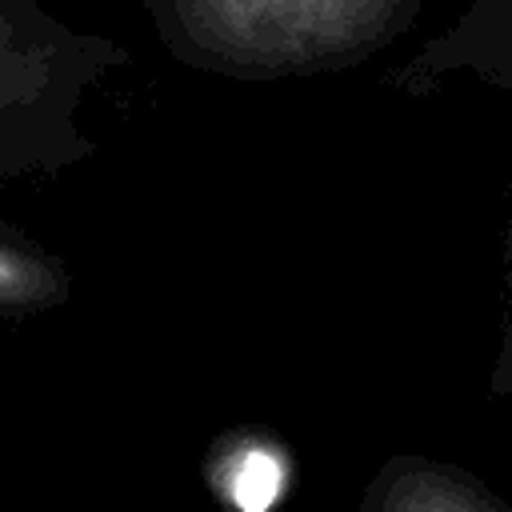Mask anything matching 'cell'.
<instances>
[{"label": "cell", "instance_id": "cell-4", "mask_svg": "<svg viewBox=\"0 0 512 512\" xmlns=\"http://www.w3.org/2000/svg\"><path fill=\"white\" fill-rule=\"evenodd\" d=\"M360 512H508L468 472L428 460L392 456L376 468L360 496Z\"/></svg>", "mask_w": 512, "mask_h": 512}, {"label": "cell", "instance_id": "cell-2", "mask_svg": "<svg viewBox=\"0 0 512 512\" xmlns=\"http://www.w3.org/2000/svg\"><path fill=\"white\" fill-rule=\"evenodd\" d=\"M128 60L116 36L76 28L48 0H0V188L92 160L84 112Z\"/></svg>", "mask_w": 512, "mask_h": 512}, {"label": "cell", "instance_id": "cell-6", "mask_svg": "<svg viewBox=\"0 0 512 512\" xmlns=\"http://www.w3.org/2000/svg\"><path fill=\"white\" fill-rule=\"evenodd\" d=\"M496 388H512V320H508V340H504V356L496 364Z\"/></svg>", "mask_w": 512, "mask_h": 512}, {"label": "cell", "instance_id": "cell-5", "mask_svg": "<svg viewBox=\"0 0 512 512\" xmlns=\"http://www.w3.org/2000/svg\"><path fill=\"white\" fill-rule=\"evenodd\" d=\"M72 288V268L52 248L0 220V320L56 312L72 300Z\"/></svg>", "mask_w": 512, "mask_h": 512}, {"label": "cell", "instance_id": "cell-1", "mask_svg": "<svg viewBox=\"0 0 512 512\" xmlns=\"http://www.w3.org/2000/svg\"><path fill=\"white\" fill-rule=\"evenodd\" d=\"M160 48L204 76L272 84L344 72L400 36L420 0H136Z\"/></svg>", "mask_w": 512, "mask_h": 512}, {"label": "cell", "instance_id": "cell-3", "mask_svg": "<svg viewBox=\"0 0 512 512\" xmlns=\"http://www.w3.org/2000/svg\"><path fill=\"white\" fill-rule=\"evenodd\" d=\"M204 484L224 512H276L296 484V456L272 428H228L204 456Z\"/></svg>", "mask_w": 512, "mask_h": 512}]
</instances>
